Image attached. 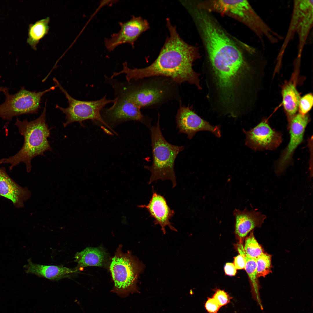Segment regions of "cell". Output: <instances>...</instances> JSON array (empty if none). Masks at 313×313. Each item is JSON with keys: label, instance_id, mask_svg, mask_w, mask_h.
Wrapping results in <instances>:
<instances>
[{"label": "cell", "instance_id": "obj_3", "mask_svg": "<svg viewBox=\"0 0 313 313\" xmlns=\"http://www.w3.org/2000/svg\"><path fill=\"white\" fill-rule=\"evenodd\" d=\"M47 101L42 113L36 119L30 121L26 119L21 121L17 118L14 125L23 137V145L14 155L1 159V164L10 165V169L12 170L23 163L26 165V170L29 172L32 168L31 161L34 158L39 155L44 156L46 151L52 150L48 140L50 134V129L49 128L46 121Z\"/></svg>", "mask_w": 313, "mask_h": 313}, {"label": "cell", "instance_id": "obj_25", "mask_svg": "<svg viewBox=\"0 0 313 313\" xmlns=\"http://www.w3.org/2000/svg\"><path fill=\"white\" fill-rule=\"evenodd\" d=\"M271 255L263 253L255 259L258 278L265 277L271 272Z\"/></svg>", "mask_w": 313, "mask_h": 313}, {"label": "cell", "instance_id": "obj_12", "mask_svg": "<svg viewBox=\"0 0 313 313\" xmlns=\"http://www.w3.org/2000/svg\"><path fill=\"white\" fill-rule=\"evenodd\" d=\"M310 121L309 116L296 114L288 122L287 129L290 134V140L285 148L276 162L275 172L280 174L282 173L292 161L294 152L303 142L306 128Z\"/></svg>", "mask_w": 313, "mask_h": 313}, {"label": "cell", "instance_id": "obj_1", "mask_svg": "<svg viewBox=\"0 0 313 313\" xmlns=\"http://www.w3.org/2000/svg\"><path fill=\"white\" fill-rule=\"evenodd\" d=\"M220 92L234 91L249 68L247 56L256 48H241L211 13L203 12L195 20Z\"/></svg>", "mask_w": 313, "mask_h": 313}, {"label": "cell", "instance_id": "obj_4", "mask_svg": "<svg viewBox=\"0 0 313 313\" xmlns=\"http://www.w3.org/2000/svg\"><path fill=\"white\" fill-rule=\"evenodd\" d=\"M156 125L151 127V140L153 156L152 164L150 166H145L149 171L151 175L149 184L160 179L163 181L170 180L172 188L176 185L174 171L175 159L179 153L184 149L183 146L175 145L169 143L164 137L159 126L160 115Z\"/></svg>", "mask_w": 313, "mask_h": 313}, {"label": "cell", "instance_id": "obj_16", "mask_svg": "<svg viewBox=\"0 0 313 313\" xmlns=\"http://www.w3.org/2000/svg\"><path fill=\"white\" fill-rule=\"evenodd\" d=\"M152 189V195L149 203L147 205H141L139 207L145 208L148 211L150 216L154 219V224L159 225L164 234L166 232V226L171 230L177 232L170 221L175 214L174 211L169 206L165 198L154 191L153 186Z\"/></svg>", "mask_w": 313, "mask_h": 313}, {"label": "cell", "instance_id": "obj_17", "mask_svg": "<svg viewBox=\"0 0 313 313\" xmlns=\"http://www.w3.org/2000/svg\"><path fill=\"white\" fill-rule=\"evenodd\" d=\"M233 214L235 221V233L240 242L253 229L261 227L266 218L259 212L247 209L243 210L235 209Z\"/></svg>", "mask_w": 313, "mask_h": 313}, {"label": "cell", "instance_id": "obj_20", "mask_svg": "<svg viewBox=\"0 0 313 313\" xmlns=\"http://www.w3.org/2000/svg\"><path fill=\"white\" fill-rule=\"evenodd\" d=\"M27 261L28 263L23 266L26 273L34 274L51 280L58 281L62 279L69 278L79 272L76 267L71 269L62 266L44 265L34 263L30 258Z\"/></svg>", "mask_w": 313, "mask_h": 313}, {"label": "cell", "instance_id": "obj_29", "mask_svg": "<svg viewBox=\"0 0 313 313\" xmlns=\"http://www.w3.org/2000/svg\"><path fill=\"white\" fill-rule=\"evenodd\" d=\"M205 307L209 313H217L221 307L212 297L208 298Z\"/></svg>", "mask_w": 313, "mask_h": 313}, {"label": "cell", "instance_id": "obj_9", "mask_svg": "<svg viewBox=\"0 0 313 313\" xmlns=\"http://www.w3.org/2000/svg\"><path fill=\"white\" fill-rule=\"evenodd\" d=\"M313 1L295 0L290 25L279 53L283 54L289 43L297 35V56H301L308 35L313 26Z\"/></svg>", "mask_w": 313, "mask_h": 313}, {"label": "cell", "instance_id": "obj_24", "mask_svg": "<svg viewBox=\"0 0 313 313\" xmlns=\"http://www.w3.org/2000/svg\"><path fill=\"white\" fill-rule=\"evenodd\" d=\"M243 248L246 255L254 259L264 253L263 248L256 239L252 232L245 239Z\"/></svg>", "mask_w": 313, "mask_h": 313}, {"label": "cell", "instance_id": "obj_15", "mask_svg": "<svg viewBox=\"0 0 313 313\" xmlns=\"http://www.w3.org/2000/svg\"><path fill=\"white\" fill-rule=\"evenodd\" d=\"M176 120L179 133L186 134L189 139H191L196 132L202 130L210 132L217 137H221L220 129L218 126L211 125L189 107L180 106Z\"/></svg>", "mask_w": 313, "mask_h": 313}, {"label": "cell", "instance_id": "obj_28", "mask_svg": "<svg viewBox=\"0 0 313 313\" xmlns=\"http://www.w3.org/2000/svg\"><path fill=\"white\" fill-rule=\"evenodd\" d=\"M237 249L239 254L234 258V264L236 269H244L245 265V253L243 246L242 244H238Z\"/></svg>", "mask_w": 313, "mask_h": 313}, {"label": "cell", "instance_id": "obj_14", "mask_svg": "<svg viewBox=\"0 0 313 313\" xmlns=\"http://www.w3.org/2000/svg\"><path fill=\"white\" fill-rule=\"evenodd\" d=\"M119 24V32L105 40V46L109 51H112L117 46L125 43L130 44L133 47L140 35L150 28L147 21L140 17L133 16L130 20L120 22Z\"/></svg>", "mask_w": 313, "mask_h": 313}, {"label": "cell", "instance_id": "obj_18", "mask_svg": "<svg viewBox=\"0 0 313 313\" xmlns=\"http://www.w3.org/2000/svg\"><path fill=\"white\" fill-rule=\"evenodd\" d=\"M300 61H295V70L290 79L283 85L282 90V103L289 122L298 110L300 97L296 86L298 72Z\"/></svg>", "mask_w": 313, "mask_h": 313}, {"label": "cell", "instance_id": "obj_27", "mask_svg": "<svg viewBox=\"0 0 313 313\" xmlns=\"http://www.w3.org/2000/svg\"><path fill=\"white\" fill-rule=\"evenodd\" d=\"M212 297L221 307L229 303L232 299L224 290L219 289L215 290Z\"/></svg>", "mask_w": 313, "mask_h": 313}, {"label": "cell", "instance_id": "obj_23", "mask_svg": "<svg viewBox=\"0 0 313 313\" xmlns=\"http://www.w3.org/2000/svg\"><path fill=\"white\" fill-rule=\"evenodd\" d=\"M50 19L47 17L37 21L30 26L27 42L33 48L48 33Z\"/></svg>", "mask_w": 313, "mask_h": 313}, {"label": "cell", "instance_id": "obj_6", "mask_svg": "<svg viewBox=\"0 0 313 313\" xmlns=\"http://www.w3.org/2000/svg\"><path fill=\"white\" fill-rule=\"evenodd\" d=\"M53 80L55 85L58 87L63 93L68 100V106L63 108L56 105V108L59 109L66 116V121L63 123L64 127L74 122H79L81 126L84 125L83 122L88 120L98 122L111 130L116 132L109 126L102 119L101 111L107 104L115 101V99H109L106 95L98 100L92 101H84L76 99L72 97L62 86L55 78Z\"/></svg>", "mask_w": 313, "mask_h": 313}, {"label": "cell", "instance_id": "obj_11", "mask_svg": "<svg viewBox=\"0 0 313 313\" xmlns=\"http://www.w3.org/2000/svg\"><path fill=\"white\" fill-rule=\"evenodd\" d=\"M114 92L115 101L113 105L109 108H103L101 111L105 123L110 126L126 121H136L150 129V120L142 113L141 108L122 93L116 90Z\"/></svg>", "mask_w": 313, "mask_h": 313}, {"label": "cell", "instance_id": "obj_7", "mask_svg": "<svg viewBox=\"0 0 313 313\" xmlns=\"http://www.w3.org/2000/svg\"><path fill=\"white\" fill-rule=\"evenodd\" d=\"M197 7L209 12H217L239 21L254 33L263 28L264 21L246 0H213L201 1Z\"/></svg>", "mask_w": 313, "mask_h": 313}, {"label": "cell", "instance_id": "obj_31", "mask_svg": "<svg viewBox=\"0 0 313 313\" xmlns=\"http://www.w3.org/2000/svg\"><path fill=\"white\" fill-rule=\"evenodd\" d=\"M6 88V87H2V86L0 87V92H3V90L5 89Z\"/></svg>", "mask_w": 313, "mask_h": 313}, {"label": "cell", "instance_id": "obj_26", "mask_svg": "<svg viewBox=\"0 0 313 313\" xmlns=\"http://www.w3.org/2000/svg\"><path fill=\"white\" fill-rule=\"evenodd\" d=\"M313 104V97L311 93L307 94L300 98L298 109L299 113L303 115H307L312 108Z\"/></svg>", "mask_w": 313, "mask_h": 313}, {"label": "cell", "instance_id": "obj_22", "mask_svg": "<svg viewBox=\"0 0 313 313\" xmlns=\"http://www.w3.org/2000/svg\"><path fill=\"white\" fill-rule=\"evenodd\" d=\"M245 259L246 262L244 269L250 280L252 298L263 310V307L259 293L260 286L257 276L256 260L249 257L246 254Z\"/></svg>", "mask_w": 313, "mask_h": 313}, {"label": "cell", "instance_id": "obj_10", "mask_svg": "<svg viewBox=\"0 0 313 313\" xmlns=\"http://www.w3.org/2000/svg\"><path fill=\"white\" fill-rule=\"evenodd\" d=\"M109 84L113 90L124 94L141 108L161 102L167 94V90L165 87L148 85L136 80L121 82L113 78Z\"/></svg>", "mask_w": 313, "mask_h": 313}, {"label": "cell", "instance_id": "obj_30", "mask_svg": "<svg viewBox=\"0 0 313 313\" xmlns=\"http://www.w3.org/2000/svg\"><path fill=\"white\" fill-rule=\"evenodd\" d=\"M225 273L227 275L234 276L236 273L237 269L233 263H227L224 267Z\"/></svg>", "mask_w": 313, "mask_h": 313}, {"label": "cell", "instance_id": "obj_21", "mask_svg": "<svg viewBox=\"0 0 313 313\" xmlns=\"http://www.w3.org/2000/svg\"><path fill=\"white\" fill-rule=\"evenodd\" d=\"M75 261L78 265L76 267L81 270L85 267L98 266L107 267L109 259L107 253L101 247H88L75 254Z\"/></svg>", "mask_w": 313, "mask_h": 313}, {"label": "cell", "instance_id": "obj_2", "mask_svg": "<svg viewBox=\"0 0 313 313\" xmlns=\"http://www.w3.org/2000/svg\"><path fill=\"white\" fill-rule=\"evenodd\" d=\"M166 21L170 36L167 38L155 61L149 66L141 68L131 69L127 62L124 63L122 69L118 74H125L127 81L150 77H168L179 83L187 82L201 89L199 74L192 68L193 62L199 57L198 49L181 39L169 19Z\"/></svg>", "mask_w": 313, "mask_h": 313}, {"label": "cell", "instance_id": "obj_5", "mask_svg": "<svg viewBox=\"0 0 313 313\" xmlns=\"http://www.w3.org/2000/svg\"><path fill=\"white\" fill-rule=\"evenodd\" d=\"M121 248L122 246H119L109 268L114 283L112 291L119 295L125 296L139 292L137 283L145 266L130 252H123Z\"/></svg>", "mask_w": 313, "mask_h": 313}, {"label": "cell", "instance_id": "obj_13", "mask_svg": "<svg viewBox=\"0 0 313 313\" xmlns=\"http://www.w3.org/2000/svg\"><path fill=\"white\" fill-rule=\"evenodd\" d=\"M243 130L246 145L255 150H275L283 140L281 132L272 128L266 119L263 120L252 129Z\"/></svg>", "mask_w": 313, "mask_h": 313}, {"label": "cell", "instance_id": "obj_19", "mask_svg": "<svg viewBox=\"0 0 313 313\" xmlns=\"http://www.w3.org/2000/svg\"><path fill=\"white\" fill-rule=\"evenodd\" d=\"M0 195L10 200L17 207L21 208L30 194L27 188L21 187L14 181L4 168H0Z\"/></svg>", "mask_w": 313, "mask_h": 313}, {"label": "cell", "instance_id": "obj_8", "mask_svg": "<svg viewBox=\"0 0 313 313\" xmlns=\"http://www.w3.org/2000/svg\"><path fill=\"white\" fill-rule=\"evenodd\" d=\"M55 85L42 91H31L22 86L14 94L9 93L6 88L3 91L4 101L0 104V118L10 121L15 117L24 114H37L40 108L42 97L46 93L54 90Z\"/></svg>", "mask_w": 313, "mask_h": 313}]
</instances>
